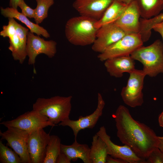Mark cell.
Instances as JSON below:
<instances>
[{"instance_id":"ffe728a7","label":"cell","mask_w":163,"mask_h":163,"mask_svg":"<svg viewBox=\"0 0 163 163\" xmlns=\"http://www.w3.org/2000/svg\"><path fill=\"white\" fill-rule=\"evenodd\" d=\"M128 5L114 0L102 17L96 21L94 26L99 29L104 25L114 23L121 16Z\"/></svg>"},{"instance_id":"9c48e42d","label":"cell","mask_w":163,"mask_h":163,"mask_svg":"<svg viewBox=\"0 0 163 163\" xmlns=\"http://www.w3.org/2000/svg\"><path fill=\"white\" fill-rule=\"evenodd\" d=\"M8 24L3 26L0 35L9 38L10 45L8 48L11 52L13 58L22 64L27 56L26 50L27 38L16 32L13 18H8Z\"/></svg>"},{"instance_id":"e0dca14e","label":"cell","mask_w":163,"mask_h":163,"mask_svg":"<svg viewBox=\"0 0 163 163\" xmlns=\"http://www.w3.org/2000/svg\"><path fill=\"white\" fill-rule=\"evenodd\" d=\"M134 60L130 56L117 57L107 59L104 65L110 76L120 78L124 73H129L135 69Z\"/></svg>"},{"instance_id":"6da1fadb","label":"cell","mask_w":163,"mask_h":163,"mask_svg":"<svg viewBox=\"0 0 163 163\" xmlns=\"http://www.w3.org/2000/svg\"><path fill=\"white\" fill-rule=\"evenodd\" d=\"M114 116L117 136L120 141L139 156L146 159L151 151L157 147L158 136L149 126L134 120L123 105L118 107Z\"/></svg>"},{"instance_id":"52a82bcc","label":"cell","mask_w":163,"mask_h":163,"mask_svg":"<svg viewBox=\"0 0 163 163\" xmlns=\"http://www.w3.org/2000/svg\"><path fill=\"white\" fill-rule=\"evenodd\" d=\"M0 124L6 127H14L30 133L49 126H57L51 122L47 117L34 110L13 120L3 121Z\"/></svg>"},{"instance_id":"d6a6232c","label":"cell","mask_w":163,"mask_h":163,"mask_svg":"<svg viewBox=\"0 0 163 163\" xmlns=\"http://www.w3.org/2000/svg\"><path fill=\"white\" fill-rule=\"evenodd\" d=\"M158 122L159 126L163 127V110L159 116Z\"/></svg>"},{"instance_id":"30bf717a","label":"cell","mask_w":163,"mask_h":163,"mask_svg":"<svg viewBox=\"0 0 163 163\" xmlns=\"http://www.w3.org/2000/svg\"><path fill=\"white\" fill-rule=\"evenodd\" d=\"M27 38L26 50L29 65H34L37 56L40 54H45L50 58L55 56L57 44L55 41L46 40L30 31L28 32Z\"/></svg>"},{"instance_id":"ba28073f","label":"cell","mask_w":163,"mask_h":163,"mask_svg":"<svg viewBox=\"0 0 163 163\" xmlns=\"http://www.w3.org/2000/svg\"><path fill=\"white\" fill-rule=\"evenodd\" d=\"M7 128L5 132L0 131L1 140L7 141V145L19 155L22 163H31L28 146L30 133L14 127Z\"/></svg>"},{"instance_id":"3957f363","label":"cell","mask_w":163,"mask_h":163,"mask_svg":"<svg viewBox=\"0 0 163 163\" xmlns=\"http://www.w3.org/2000/svg\"><path fill=\"white\" fill-rule=\"evenodd\" d=\"M72 99V96L38 98L33 104V110L46 116L51 122L57 125L69 118Z\"/></svg>"},{"instance_id":"d4e9b609","label":"cell","mask_w":163,"mask_h":163,"mask_svg":"<svg viewBox=\"0 0 163 163\" xmlns=\"http://www.w3.org/2000/svg\"><path fill=\"white\" fill-rule=\"evenodd\" d=\"M37 5L35 9V23L39 24L48 17L50 8L54 3V0H36Z\"/></svg>"},{"instance_id":"8fae6325","label":"cell","mask_w":163,"mask_h":163,"mask_svg":"<svg viewBox=\"0 0 163 163\" xmlns=\"http://www.w3.org/2000/svg\"><path fill=\"white\" fill-rule=\"evenodd\" d=\"M105 105V102L101 94L98 93L97 107L92 113L85 117L81 116L77 120H71L69 118L60 122L59 125L70 127L73 132L75 139H76L80 130L86 128L92 129L95 126L103 114Z\"/></svg>"},{"instance_id":"44dd1931","label":"cell","mask_w":163,"mask_h":163,"mask_svg":"<svg viewBox=\"0 0 163 163\" xmlns=\"http://www.w3.org/2000/svg\"><path fill=\"white\" fill-rule=\"evenodd\" d=\"M142 18L149 19L157 16L163 9V0H133Z\"/></svg>"},{"instance_id":"277c9868","label":"cell","mask_w":163,"mask_h":163,"mask_svg":"<svg viewBox=\"0 0 163 163\" xmlns=\"http://www.w3.org/2000/svg\"><path fill=\"white\" fill-rule=\"evenodd\" d=\"M130 56L142 63L146 75L153 77L163 73V43L160 40L148 46L138 48Z\"/></svg>"},{"instance_id":"5b68a950","label":"cell","mask_w":163,"mask_h":163,"mask_svg":"<svg viewBox=\"0 0 163 163\" xmlns=\"http://www.w3.org/2000/svg\"><path fill=\"white\" fill-rule=\"evenodd\" d=\"M129 74L126 85L121 90V97L124 103L129 107L141 106L144 102L142 90L146 75L142 70L136 69Z\"/></svg>"},{"instance_id":"836d02e7","label":"cell","mask_w":163,"mask_h":163,"mask_svg":"<svg viewBox=\"0 0 163 163\" xmlns=\"http://www.w3.org/2000/svg\"><path fill=\"white\" fill-rule=\"evenodd\" d=\"M120 2L128 5L132 2L133 0H116Z\"/></svg>"},{"instance_id":"4fadbf2b","label":"cell","mask_w":163,"mask_h":163,"mask_svg":"<svg viewBox=\"0 0 163 163\" xmlns=\"http://www.w3.org/2000/svg\"><path fill=\"white\" fill-rule=\"evenodd\" d=\"M126 34L114 23L103 26L97 30L92 49L95 52L101 53Z\"/></svg>"},{"instance_id":"8992f818","label":"cell","mask_w":163,"mask_h":163,"mask_svg":"<svg viewBox=\"0 0 163 163\" xmlns=\"http://www.w3.org/2000/svg\"><path fill=\"white\" fill-rule=\"evenodd\" d=\"M143 43L139 33L126 34L100 53L97 58L100 61H104L109 59L129 56L136 50L142 46Z\"/></svg>"},{"instance_id":"f1b7e54d","label":"cell","mask_w":163,"mask_h":163,"mask_svg":"<svg viewBox=\"0 0 163 163\" xmlns=\"http://www.w3.org/2000/svg\"><path fill=\"white\" fill-rule=\"evenodd\" d=\"M71 161L66 155L60 152L57 158L56 163H70Z\"/></svg>"},{"instance_id":"7402d4cb","label":"cell","mask_w":163,"mask_h":163,"mask_svg":"<svg viewBox=\"0 0 163 163\" xmlns=\"http://www.w3.org/2000/svg\"><path fill=\"white\" fill-rule=\"evenodd\" d=\"M90 148V157L92 163H106L108 155L107 145L96 134L93 137Z\"/></svg>"},{"instance_id":"9a60e30c","label":"cell","mask_w":163,"mask_h":163,"mask_svg":"<svg viewBox=\"0 0 163 163\" xmlns=\"http://www.w3.org/2000/svg\"><path fill=\"white\" fill-rule=\"evenodd\" d=\"M114 0H75L73 7L80 15L99 19Z\"/></svg>"},{"instance_id":"f546056e","label":"cell","mask_w":163,"mask_h":163,"mask_svg":"<svg viewBox=\"0 0 163 163\" xmlns=\"http://www.w3.org/2000/svg\"><path fill=\"white\" fill-rule=\"evenodd\" d=\"M106 163H128L125 161L118 158L112 157L108 155L106 158Z\"/></svg>"},{"instance_id":"1f68e13d","label":"cell","mask_w":163,"mask_h":163,"mask_svg":"<svg viewBox=\"0 0 163 163\" xmlns=\"http://www.w3.org/2000/svg\"><path fill=\"white\" fill-rule=\"evenodd\" d=\"M157 147L163 152V136H158Z\"/></svg>"},{"instance_id":"2e32d148","label":"cell","mask_w":163,"mask_h":163,"mask_svg":"<svg viewBox=\"0 0 163 163\" xmlns=\"http://www.w3.org/2000/svg\"><path fill=\"white\" fill-rule=\"evenodd\" d=\"M140 17L138 8L133 0L114 23L126 34L139 33Z\"/></svg>"},{"instance_id":"603a6c76","label":"cell","mask_w":163,"mask_h":163,"mask_svg":"<svg viewBox=\"0 0 163 163\" xmlns=\"http://www.w3.org/2000/svg\"><path fill=\"white\" fill-rule=\"evenodd\" d=\"M163 21V13L149 19L140 18V31L143 42L147 41L151 35V30L155 24Z\"/></svg>"},{"instance_id":"484cf974","label":"cell","mask_w":163,"mask_h":163,"mask_svg":"<svg viewBox=\"0 0 163 163\" xmlns=\"http://www.w3.org/2000/svg\"><path fill=\"white\" fill-rule=\"evenodd\" d=\"M0 162L1 163H22L19 155L14 150L5 146L0 141Z\"/></svg>"},{"instance_id":"83f0119b","label":"cell","mask_w":163,"mask_h":163,"mask_svg":"<svg viewBox=\"0 0 163 163\" xmlns=\"http://www.w3.org/2000/svg\"><path fill=\"white\" fill-rule=\"evenodd\" d=\"M18 7L21 10V13L27 17L34 19L36 17L35 9H33L27 5L24 0H20L18 2Z\"/></svg>"},{"instance_id":"d6986e66","label":"cell","mask_w":163,"mask_h":163,"mask_svg":"<svg viewBox=\"0 0 163 163\" xmlns=\"http://www.w3.org/2000/svg\"><path fill=\"white\" fill-rule=\"evenodd\" d=\"M90 148L86 144L78 143L75 139L71 145L61 144V152L66 155L71 161H75L78 158L84 163H92L90 157Z\"/></svg>"},{"instance_id":"cb8c5ba5","label":"cell","mask_w":163,"mask_h":163,"mask_svg":"<svg viewBox=\"0 0 163 163\" xmlns=\"http://www.w3.org/2000/svg\"><path fill=\"white\" fill-rule=\"evenodd\" d=\"M61 140L58 136L50 135L43 163H56L57 158L61 152Z\"/></svg>"},{"instance_id":"4316f807","label":"cell","mask_w":163,"mask_h":163,"mask_svg":"<svg viewBox=\"0 0 163 163\" xmlns=\"http://www.w3.org/2000/svg\"><path fill=\"white\" fill-rule=\"evenodd\" d=\"M146 159L147 163H163V152L157 147L151 151Z\"/></svg>"},{"instance_id":"5bb4252c","label":"cell","mask_w":163,"mask_h":163,"mask_svg":"<svg viewBox=\"0 0 163 163\" xmlns=\"http://www.w3.org/2000/svg\"><path fill=\"white\" fill-rule=\"evenodd\" d=\"M50 137L43 128L30 133L28 146L31 163H43Z\"/></svg>"},{"instance_id":"7c38bea8","label":"cell","mask_w":163,"mask_h":163,"mask_svg":"<svg viewBox=\"0 0 163 163\" xmlns=\"http://www.w3.org/2000/svg\"><path fill=\"white\" fill-rule=\"evenodd\" d=\"M96 134L106 144L108 155L122 159L128 163H146L145 159L139 156L129 147L125 145L120 146L115 144L110 139L104 126L100 128Z\"/></svg>"},{"instance_id":"7a4b0ae2","label":"cell","mask_w":163,"mask_h":163,"mask_svg":"<svg viewBox=\"0 0 163 163\" xmlns=\"http://www.w3.org/2000/svg\"><path fill=\"white\" fill-rule=\"evenodd\" d=\"M97 21L82 15L69 19L65 28L66 36L68 41L76 46H84L93 44L98 29L94 26Z\"/></svg>"},{"instance_id":"4dcf8cb0","label":"cell","mask_w":163,"mask_h":163,"mask_svg":"<svg viewBox=\"0 0 163 163\" xmlns=\"http://www.w3.org/2000/svg\"><path fill=\"white\" fill-rule=\"evenodd\" d=\"M20 0H10L9 5L10 7L17 9L18 3Z\"/></svg>"},{"instance_id":"ac0fdd59","label":"cell","mask_w":163,"mask_h":163,"mask_svg":"<svg viewBox=\"0 0 163 163\" xmlns=\"http://www.w3.org/2000/svg\"><path fill=\"white\" fill-rule=\"evenodd\" d=\"M0 11L1 14L5 17L13 18L21 21L26 25L31 32L39 36L42 35L46 38L50 37L46 29L39 24L31 22L27 17L19 12L17 9L10 7L5 8L1 7Z\"/></svg>"}]
</instances>
